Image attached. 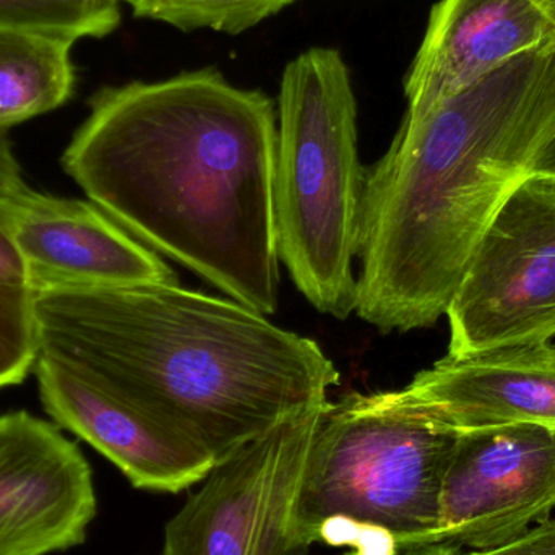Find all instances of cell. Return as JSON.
<instances>
[{
    "label": "cell",
    "instance_id": "6da1fadb",
    "mask_svg": "<svg viewBox=\"0 0 555 555\" xmlns=\"http://www.w3.org/2000/svg\"><path fill=\"white\" fill-rule=\"evenodd\" d=\"M278 114L217 68L101 88L62 165L133 237L273 315Z\"/></svg>",
    "mask_w": 555,
    "mask_h": 555
},
{
    "label": "cell",
    "instance_id": "7a4b0ae2",
    "mask_svg": "<svg viewBox=\"0 0 555 555\" xmlns=\"http://www.w3.org/2000/svg\"><path fill=\"white\" fill-rule=\"evenodd\" d=\"M38 356L184 434L215 465L328 401L319 343L179 283L36 289Z\"/></svg>",
    "mask_w": 555,
    "mask_h": 555
},
{
    "label": "cell",
    "instance_id": "3957f363",
    "mask_svg": "<svg viewBox=\"0 0 555 555\" xmlns=\"http://www.w3.org/2000/svg\"><path fill=\"white\" fill-rule=\"evenodd\" d=\"M555 140V41L421 117L365 169L354 312L380 332L429 328L502 205Z\"/></svg>",
    "mask_w": 555,
    "mask_h": 555
},
{
    "label": "cell",
    "instance_id": "277c9868",
    "mask_svg": "<svg viewBox=\"0 0 555 555\" xmlns=\"http://www.w3.org/2000/svg\"><path fill=\"white\" fill-rule=\"evenodd\" d=\"M278 253L319 312H354L365 169L358 101L341 52L312 48L284 67L278 96Z\"/></svg>",
    "mask_w": 555,
    "mask_h": 555
},
{
    "label": "cell",
    "instance_id": "5b68a950",
    "mask_svg": "<svg viewBox=\"0 0 555 555\" xmlns=\"http://www.w3.org/2000/svg\"><path fill=\"white\" fill-rule=\"evenodd\" d=\"M456 434L388 391L326 401L300 489L304 540L312 546L343 528H367L400 551L427 544Z\"/></svg>",
    "mask_w": 555,
    "mask_h": 555
},
{
    "label": "cell",
    "instance_id": "8992f818",
    "mask_svg": "<svg viewBox=\"0 0 555 555\" xmlns=\"http://www.w3.org/2000/svg\"><path fill=\"white\" fill-rule=\"evenodd\" d=\"M446 315L450 358L555 341V176L534 172L502 205Z\"/></svg>",
    "mask_w": 555,
    "mask_h": 555
},
{
    "label": "cell",
    "instance_id": "52a82bcc",
    "mask_svg": "<svg viewBox=\"0 0 555 555\" xmlns=\"http://www.w3.org/2000/svg\"><path fill=\"white\" fill-rule=\"evenodd\" d=\"M322 408L218 462L166 527L163 555H306L299 498Z\"/></svg>",
    "mask_w": 555,
    "mask_h": 555
},
{
    "label": "cell",
    "instance_id": "ba28073f",
    "mask_svg": "<svg viewBox=\"0 0 555 555\" xmlns=\"http://www.w3.org/2000/svg\"><path fill=\"white\" fill-rule=\"evenodd\" d=\"M555 511V430L533 424L456 434L439 525L427 544L472 551L507 546Z\"/></svg>",
    "mask_w": 555,
    "mask_h": 555
},
{
    "label": "cell",
    "instance_id": "9c48e42d",
    "mask_svg": "<svg viewBox=\"0 0 555 555\" xmlns=\"http://www.w3.org/2000/svg\"><path fill=\"white\" fill-rule=\"evenodd\" d=\"M94 515L93 473L77 443L25 411L0 416V555L80 546Z\"/></svg>",
    "mask_w": 555,
    "mask_h": 555
},
{
    "label": "cell",
    "instance_id": "30bf717a",
    "mask_svg": "<svg viewBox=\"0 0 555 555\" xmlns=\"http://www.w3.org/2000/svg\"><path fill=\"white\" fill-rule=\"evenodd\" d=\"M0 231L35 289L178 283L175 270L94 204L29 189L0 194Z\"/></svg>",
    "mask_w": 555,
    "mask_h": 555
},
{
    "label": "cell",
    "instance_id": "8fae6325",
    "mask_svg": "<svg viewBox=\"0 0 555 555\" xmlns=\"http://www.w3.org/2000/svg\"><path fill=\"white\" fill-rule=\"evenodd\" d=\"M35 369L49 416L106 456L135 488L176 494L214 468L202 447L129 398L46 356H38Z\"/></svg>",
    "mask_w": 555,
    "mask_h": 555
},
{
    "label": "cell",
    "instance_id": "7c38bea8",
    "mask_svg": "<svg viewBox=\"0 0 555 555\" xmlns=\"http://www.w3.org/2000/svg\"><path fill=\"white\" fill-rule=\"evenodd\" d=\"M388 395L455 433L515 424L555 430V343L446 356Z\"/></svg>",
    "mask_w": 555,
    "mask_h": 555
},
{
    "label": "cell",
    "instance_id": "4fadbf2b",
    "mask_svg": "<svg viewBox=\"0 0 555 555\" xmlns=\"http://www.w3.org/2000/svg\"><path fill=\"white\" fill-rule=\"evenodd\" d=\"M555 41L533 0H440L404 80L408 117H421L525 52Z\"/></svg>",
    "mask_w": 555,
    "mask_h": 555
},
{
    "label": "cell",
    "instance_id": "5bb4252c",
    "mask_svg": "<svg viewBox=\"0 0 555 555\" xmlns=\"http://www.w3.org/2000/svg\"><path fill=\"white\" fill-rule=\"evenodd\" d=\"M74 42L0 31V132L64 106L75 90Z\"/></svg>",
    "mask_w": 555,
    "mask_h": 555
},
{
    "label": "cell",
    "instance_id": "9a60e30c",
    "mask_svg": "<svg viewBox=\"0 0 555 555\" xmlns=\"http://www.w3.org/2000/svg\"><path fill=\"white\" fill-rule=\"evenodd\" d=\"M36 359V289L15 247L0 231V388L22 384Z\"/></svg>",
    "mask_w": 555,
    "mask_h": 555
},
{
    "label": "cell",
    "instance_id": "2e32d148",
    "mask_svg": "<svg viewBox=\"0 0 555 555\" xmlns=\"http://www.w3.org/2000/svg\"><path fill=\"white\" fill-rule=\"evenodd\" d=\"M116 0H0V31L77 42L101 39L119 28Z\"/></svg>",
    "mask_w": 555,
    "mask_h": 555
},
{
    "label": "cell",
    "instance_id": "e0dca14e",
    "mask_svg": "<svg viewBox=\"0 0 555 555\" xmlns=\"http://www.w3.org/2000/svg\"><path fill=\"white\" fill-rule=\"evenodd\" d=\"M296 0H130L137 18L155 20L182 31L214 29L241 35Z\"/></svg>",
    "mask_w": 555,
    "mask_h": 555
},
{
    "label": "cell",
    "instance_id": "ac0fdd59",
    "mask_svg": "<svg viewBox=\"0 0 555 555\" xmlns=\"http://www.w3.org/2000/svg\"><path fill=\"white\" fill-rule=\"evenodd\" d=\"M466 555H555V518L537 525L507 546L492 551H472Z\"/></svg>",
    "mask_w": 555,
    "mask_h": 555
},
{
    "label": "cell",
    "instance_id": "d6986e66",
    "mask_svg": "<svg viewBox=\"0 0 555 555\" xmlns=\"http://www.w3.org/2000/svg\"><path fill=\"white\" fill-rule=\"evenodd\" d=\"M18 162L5 132H0V194H15L25 191Z\"/></svg>",
    "mask_w": 555,
    "mask_h": 555
},
{
    "label": "cell",
    "instance_id": "ffe728a7",
    "mask_svg": "<svg viewBox=\"0 0 555 555\" xmlns=\"http://www.w3.org/2000/svg\"><path fill=\"white\" fill-rule=\"evenodd\" d=\"M352 547L354 551L349 555H398L400 553V547L397 546L393 538L375 530H362Z\"/></svg>",
    "mask_w": 555,
    "mask_h": 555
},
{
    "label": "cell",
    "instance_id": "44dd1931",
    "mask_svg": "<svg viewBox=\"0 0 555 555\" xmlns=\"http://www.w3.org/2000/svg\"><path fill=\"white\" fill-rule=\"evenodd\" d=\"M401 551L403 553L398 555H463L462 547L446 543L424 544V546L408 547V550Z\"/></svg>",
    "mask_w": 555,
    "mask_h": 555
},
{
    "label": "cell",
    "instance_id": "7402d4cb",
    "mask_svg": "<svg viewBox=\"0 0 555 555\" xmlns=\"http://www.w3.org/2000/svg\"><path fill=\"white\" fill-rule=\"evenodd\" d=\"M534 172L555 176V140L550 146H547L544 155L541 156L540 163H538L537 166V171Z\"/></svg>",
    "mask_w": 555,
    "mask_h": 555
},
{
    "label": "cell",
    "instance_id": "603a6c76",
    "mask_svg": "<svg viewBox=\"0 0 555 555\" xmlns=\"http://www.w3.org/2000/svg\"><path fill=\"white\" fill-rule=\"evenodd\" d=\"M555 28V0H533Z\"/></svg>",
    "mask_w": 555,
    "mask_h": 555
},
{
    "label": "cell",
    "instance_id": "cb8c5ba5",
    "mask_svg": "<svg viewBox=\"0 0 555 555\" xmlns=\"http://www.w3.org/2000/svg\"><path fill=\"white\" fill-rule=\"evenodd\" d=\"M116 2H119V3H130V0H116Z\"/></svg>",
    "mask_w": 555,
    "mask_h": 555
}]
</instances>
